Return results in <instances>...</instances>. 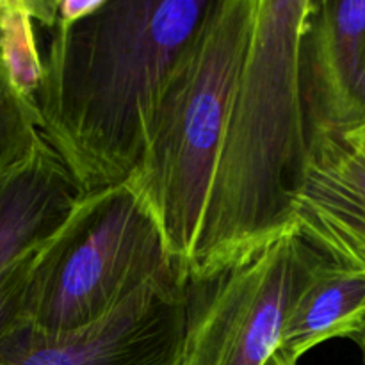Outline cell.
Listing matches in <instances>:
<instances>
[{
  "mask_svg": "<svg viewBox=\"0 0 365 365\" xmlns=\"http://www.w3.org/2000/svg\"><path fill=\"white\" fill-rule=\"evenodd\" d=\"M292 225L327 259L365 274V134L362 128L309 139Z\"/></svg>",
  "mask_w": 365,
  "mask_h": 365,
  "instance_id": "52a82bcc",
  "label": "cell"
},
{
  "mask_svg": "<svg viewBox=\"0 0 365 365\" xmlns=\"http://www.w3.org/2000/svg\"><path fill=\"white\" fill-rule=\"evenodd\" d=\"M353 341L356 342V346H359L360 348V351H362V355H364V362H365V324L362 328H360V331L359 334H355L353 335Z\"/></svg>",
  "mask_w": 365,
  "mask_h": 365,
  "instance_id": "4fadbf2b",
  "label": "cell"
},
{
  "mask_svg": "<svg viewBox=\"0 0 365 365\" xmlns=\"http://www.w3.org/2000/svg\"><path fill=\"white\" fill-rule=\"evenodd\" d=\"M212 0H102L50 29L36 109L82 196L125 184L168 73Z\"/></svg>",
  "mask_w": 365,
  "mask_h": 365,
  "instance_id": "6da1fadb",
  "label": "cell"
},
{
  "mask_svg": "<svg viewBox=\"0 0 365 365\" xmlns=\"http://www.w3.org/2000/svg\"><path fill=\"white\" fill-rule=\"evenodd\" d=\"M41 143L38 109L11 75L0 24V173L29 159Z\"/></svg>",
  "mask_w": 365,
  "mask_h": 365,
  "instance_id": "30bf717a",
  "label": "cell"
},
{
  "mask_svg": "<svg viewBox=\"0 0 365 365\" xmlns=\"http://www.w3.org/2000/svg\"><path fill=\"white\" fill-rule=\"evenodd\" d=\"M38 250L20 257L0 271V344L25 323V298Z\"/></svg>",
  "mask_w": 365,
  "mask_h": 365,
  "instance_id": "7c38bea8",
  "label": "cell"
},
{
  "mask_svg": "<svg viewBox=\"0 0 365 365\" xmlns=\"http://www.w3.org/2000/svg\"><path fill=\"white\" fill-rule=\"evenodd\" d=\"M360 128H362V130H364V134H365V123L362 125V127H360Z\"/></svg>",
  "mask_w": 365,
  "mask_h": 365,
  "instance_id": "9a60e30c",
  "label": "cell"
},
{
  "mask_svg": "<svg viewBox=\"0 0 365 365\" xmlns=\"http://www.w3.org/2000/svg\"><path fill=\"white\" fill-rule=\"evenodd\" d=\"M312 2L255 0L248 50L230 96L195 257L184 278L294 230L292 198L309 152L298 53Z\"/></svg>",
  "mask_w": 365,
  "mask_h": 365,
  "instance_id": "7a4b0ae2",
  "label": "cell"
},
{
  "mask_svg": "<svg viewBox=\"0 0 365 365\" xmlns=\"http://www.w3.org/2000/svg\"><path fill=\"white\" fill-rule=\"evenodd\" d=\"M365 324V274L324 259L292 303L278 351L298 364L330 339L359 334Z\"/></svg>",
  "mask_w": 365,
  "mask_h": 365,
  "instance_id": "9c48e42d",
  "label": "cell"
},
{
  "mask_svg": "<svg viewBox=\"0 0 365 365\" xmlns=\"http://www.w3.org/2000/svg\"><path fill=\"white\" fill-rule=\"evenodd\" d=\"M175 274L159 225L138 192L127 182L102 189L82 196L36 252L25 324L43 337L77 334L141 287Z\"/></svg>",
  "mask_w": 365,
  "mask_h": 365,
  "instance_id": "277c9868",
  "label": "cell"
},
{
  "mask_svg": "<svg viewBox=\"0 0 365 365\" xmlns=\"http://www.w3.org/2000/svg\"><path fill=\"white\" fill-rule=\"evenodd\" d=\"M81 198L45 141L24 163L0 173V271L45 245Z\"/></svg>",
  "mask_w": 365,
  "mask_h": 365,
  "instance_id": "ba28073f",
  "label": "cell"
},
{
  "mask_svg": "<svg viewBox=\"0 0 365 365\" xmlns=\"http://www.w3.org/2000/svg\"><path fill=\"white\" fill-rule=\"evenodd\" d=\"M4 52L11 75L20 91L36 106L43 77V57L36 39V21L29 0H0Z\"/></svg>",
  "mask_w": 365,
  "mask_h": 365,
  "instance_id": "8fae6325",
  "label": "cell"
},
{
  "mask_svg": "<svg viewBox=\"0 0 365 365\" xmlns=\"http://www.w3.org/2000/svg\"><path fill=\"white\" fill-rule=\"evenodd\" d=\"M307 143L365 123V0H314L299 39Z\"/></svg>",
  "mask_w": 365,
  "mask_h": 365,
  "instance_id": "8992f818",
  "label": "cell"
},
{
  "mask_svg": "<svg viewBox=\"0 0 365 365\" xmlns=\"http://www.w3.org/2000/svg\"><path fill=\"white\" fill-rule=\"evenodd\" d=\"M255 0H212L164 81L127 184L146 203L182 278L195 257L230 96Z\"/></svg>",
  "mask_w": 365,
  "mask_h": 365,
  "instance_id": "3957f363",
  "label": "cell"
},
{
  "mask_svg": "<svg viewBox=\"0 0 365 365\" xmlns=\"http://www.w3.org/2000/svg\"><path fill=\"white\" fill-rule=\"evenodd\" d=\"M266 365H298V364H294V362H291V360L284 359L280 353H274V355L271 356L269 360H267Z\"/></svg>",
  "mask_w": 365,
  "mask_h": 365,
  "instance_id": "5bb4252c",
  "label": "cell"
},
{
  "mask_svg": "<svg viewBox=\"0 0 365 365\" xmlns=\"http://www.w3.org/2000/svg\"><path fill=\"white\" fill-rule=\"evenodd\" d=\"M327 257L296 230L184 278L180 365H266L296 296Z\"/></svg>",
  "mask_w": 365,
  "mask_h": 365,
  "instance_id": "5b68a950",
  "label": "cell"
}]
</instances>
